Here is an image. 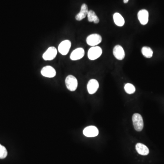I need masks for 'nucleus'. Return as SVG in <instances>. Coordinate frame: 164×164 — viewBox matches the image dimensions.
<instances>
[{
	"instance_id": "obj_3",
	"label": "nucleus",
	"mask_w": 164,
	"mask_h": 164,
	"mask_svg": "<svg viewBox=\"0 0 164 164\" xmlns=\"http://www.w3.org/2000/svg\"><path fill=\"white\" fill-rule=\"evenodd\" d=\"M102 54V49L100 47H92L89 49L88 56L90 60H94L99 58Z\"/></svg>"
},
{
	"instance_id": "obj_11",
	"label": "nucleus",
	"mask_w": 164,
	"mask_h": 164,
	"mask_svg": "<svg viewBox=\"0 0 164 164\" xmlns=\"http://www.w3.org/2000/svg\"><path fill=\"white\" fill-rule=\"evenodd\" d=\"M113 54L116 59L119 60L124 59L125 57V52L120 45H117L113 49Z\"/></svg>"
},
{
	"instance_id": "obj_4",
	"label": "nucleus",
	"mask_w": 164,
	"mask_h": 164,
	"mask_svg": "<svg viewBox=\"0 0 164 164\" xmlns=\"http://www.w3.org/2000/svg\"><path fill=\"white\" fill-rule=\"evenodd\" d=\"M102 38L98 34H92L89 35L86 39V42L89 45L92 47L96 46L102 42Z\"/></svg>"
},
{
	"instance_id": "obj_2",
	"label": "nucleus",
	"mask_w": 164,
	"mask_h": 164,
	"mask_svg": "<svg viewBox=\"0 0 164 164\" xmlns=\"http://www.w3.org/2000/svg\"><path fill=\"white\" fill-rule=\"evenodd\" d=\"M65 84L67 88L70 91H74L76 90L78 85L77 80L74 76H67L65 79Z\"/></svg>"
},
{
	"instance_id": "obj_10",
	"label": "nucleus",
	"mask_w": 164,
	"mask_h": 164,
	"mask_svg": "<svg viewBox=\"0 0 164 164\" xmlns=\"http://www.w3.org/2000/svg\"><path fill=\"white\" fill-rule=\"evenodd\" d=\"M85 52L83 48H79L74 50L70 55V59L73 61L79 60L84 56Z\"/></svg>"
},
{
	"instance_id": "obj_1",
	"label": "nucleus",
	"mask_w": 164,
	"mask_h": 164,
	"mask_svg": "<svg viewBox=\"0 0 164 164\" xmlns=\"http://www.w3.org/2000/svg\"><path fill=\"white\" fill-rule=\"evenodd\" d=\"M134 128L137 131H141L144 127V122L142 116L139 113H136L132 116Z\"/></svg>"
},
{
	"instance_id": "obj_9",
	"label": "nucleus",
	"mask_w": 164,
	"mask_h": 164,
	"mask_svg": "<svg viewBox=\"0 0 164 164\" xmlns=\"http://www.w3.org/2000/svg\"><path fill=\"white\" fill-rule=\"evenodd\" d=\"M99 88V82L96 79H91L87 84V90L89 93L90 94L95 93L98 90Z\"/></svg>"
},
{
	"instance_id": "obj_20",
	"label": "nucleus",
	"mask_w": 164,
	"mask_h": 164,
	"mask_svg": "<svg viewBox=\"0 0 164 164\" xmlns=\"http://www.w3.org/2000/svg\"><path fill=\"white\" fill-rule=\"evenodd\" d=\"M124 1V2L125 3H127L129 1V0H123Z\"/></svg>"
},
{
	"instance_id": "obj_8",
	"label": "nucleus",
	"mask_w": 164,
	"mask_h": 164,
	"mask_svg": "<svg viewBox=\"0 0 164 164\" xmlns=\"http://www.w3.org/2000/svg\"><path fill=\"white\" fill-rule=\"evenodd\" d=\"M99 130L94 126H90L85 128L83 130V134L87 137H94L99 135Z\"/></svg>"
},
{
	"instance_id": "obj_12",
	"label": "nucleus",
	"mask_w": 164,
	"mask_h": 164,
	"mask_svg": "<svg viewBox=\"0 0 164 164\" xmlns=\"http://www.w3.org/2000/svg\"><path fill=\"white\" fill-rule=\"evenodd\" d=\"M138 18L140 24L145 25L147 24L149 21V13L146 10H141L138 13Z\"/></svg>"
},
{
	"instance_id": "obj_15",
	"label": "nucleus",
	"mask_w": 164,
	"mask_h": 164,
	"mask_svg": "<svg viewBox=\"0 0 164 164\" xmlns=\"http://www.w3.org/2000/svg\"><path fill=\"white\" fill-rule=\"evenodd\" d=\"M113 19L114 23L117 26L122 27L125 24V19L118 12H116L113 14Z\"/></svg>"
},
{
	"instance_id": "obj_18",
	"label": "nucleus",
	"mask_w": 164,
	"mask_h": 164,
	"mask_svg": "<svg viewBox=\"0 0 164 164\" xmlns=\"http://www.w3.org/2000/svg\"><path fill=\"white\" fill-rule=\"evenodd\" d=\"M124 89H125L126 92L129 94H133L136 91V88L131 84H126L125 85Z\"/></svg>"
},
{
	"instance_id": "obj_7",
	"label": "nucleus",
	"mask_w": 164,
	"mask_h": 164,
	"mask_svg": "<svg viewBox=\"0 0 164 164\" xmlns=\"http://www.w3.org/2000/svg\"><path fill=\"white\" fill-rule=\"evenodd\" d=\"M41 73L43 76L49 78L54 77L56 75L55 69L50 66H47L43 67Z\"/></svg>"
},
{
	"instance_id": "obj_14",
	"label": "nucleus",
	"mask_w": 164,
	"mask_h": 164,
	"mask_svg": "<svg viewBox=\"0 0 164 164\" xmlns=\"http://www.w3.org/2000/svg\"><path fill=\"white\" fill-rule=\"evenodd\" d=\"M136 148L137 152L139 155H142V156H147L149 153V149L144 144H141V143L137 144L136 145Z\"/></svg>"
},
{
	"instance_id": "obj_13",
	"label": "nucleus",
	"mask_w": 164,
	"mask_h": 164,
	"mask_svg": "<svg viewBox=\"0 0 164 164\" xmlns=\"http://www.w3.org/2000/svg\"><path fill=\"white\" fill-rule=\"evenodd\" d=\"M88 12H89V10H88V6L85 3H84L81 6L80 12L76 16V20L80 21L85 18L88 15Z\"/></svg>"
},
{
	"instance_id": "obj_5",
	"label": "nucleus",
	"mask_w": 164,
	"mask_h": 164,
	"mask_svg": "<svg viewBox=\"0 0 164 164\" xmlns=\"http://www.w3.org/2000/svg\"><path fill=\"white\" fill-rule=\"evenodd\" d=\"M71 47V42L68 40L63 41L59 44L58 47L59 53L63 55H66Z\"/></svg>"
},
{
	"instance_id": "obj_6",
	"label": "nucleus",
	"mask_w": 164,
	"mask_h": 164,
	"mask_svg": "<svg viewBox=\"0 0 164 164\" xmlns=\"http://www.w3.org/2000/svg\"><path fill=\"white\" fill-rule=\"evenodd\" d=\"M57 51L54 47H50L43 54V58L45 61H51L55 58Z\"/></svg>"
},
{
	"instance_id": "obj_17",
	"label": "nucleus",
	"mask_w": 164,
	"mask_h": 164,
	"mask_svg": "<svg viewBox=\"0 0 164 164\" xmlns=\"http://www.w3.org/2000/svg\"><path fill=\"white\" fill-rule=\"evenodd\" d=\"M142 54L146 58H150L153 54V52L151 48L148 47H144L141 49Z\"/></svg>"
},
{
	"instance_id": "obj_16",
	"label": "nucleus",
	"mask_w": 164,
	"mask_h": 164,
	"mask_svg": "<svg viewBox=\"0 0 164 164\" xmlns=\"http://www.w3.org/2000/svg\"><path fill=\"white\" fill-rule=\"evenodd\" d=\"M87 16H88V21L90 22H93L95 24L99 23L100 22L99 18L96 15L95 12L93 10L89 11Z\"/></svg>"
},
{
	"instance_id": "obj_19",
	"label": "nucleus",
	"mask_w": 164,
	"mask_h": 164,
	"mask_svg": "<svg viewBox=\"0 0 164 164\" xmlns=\"http://www.w3.org/2000/svg\"><path fill=\"white\" fill-rule=\"evenodd\" d=\"M8 156V151L4 146L0 144V159H3Z\"/></svg>"
}]
</instances>
